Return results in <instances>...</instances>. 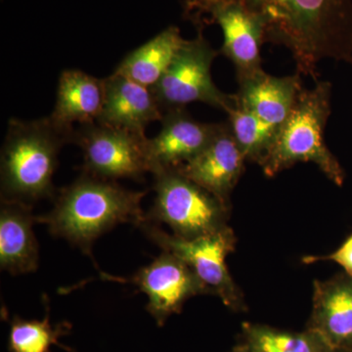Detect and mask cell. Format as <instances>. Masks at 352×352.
Here are the masks:
<instances>
[{"label": "cell", "mask_w": 352, "mask_h": 352, "mask_svg": "<svg viewBox=\"0 0 352 352\" xmlns=\"http://www.w3.org/2000/svg\"><path fill=\"white\" fill-rule=\"evenodd\" d=\"M231 352H254V351H252V347L244 340L242 344H238V346L234 347Z\"/></svg>", "instance_id": "cell-23"}, {"label": "cell", "mask_w": 352, "mask_h": 352, "mask_svg": "<svg viewBox=\"0 0 352 352\" xmlns=\"http://www.w3.org/2000/svg\"><path fill=\"white\" fill-rule=\"evenodd\" d=\"M148 296L146 310L162 327L173 314H180L190 298L210 295L191 267L170 252H163L131 279Z\"/></svg>", "instance_id": "cell-10"}, {"label": "cell", "mask_w": 352, "mask_h": 352, "mask_svg": "<svg viewBox=\"0 0 352 352\" xmlns=\"http://www.w3.org/2000/svg\"><path fill=\"white\" fill-rule=\"evenodd\" d=\"M184 41L179 29L170 25L129 52L113 73L153 89L166 74Z\"/></svg>", "instance_id": "cell-18"}, {"label": "cell", "mask_w": 352, "mask_h": 352, "mask_svg": "<svg viewBox=\"0 0 352 352\" xmlns=\"http://www.w3.org/2000/svg\"><path fill=\"white\" fill-rule=\"evenodd\" d=\"M245 161L226 122L219 124L214 138L200 154L175 170L230 205L231 192L239 182Z\"/></svg>", "instance_id": "cell-12"}, {"label": "cell", "mask_w": 352, "mask_h": 352, "mask_svg": "<svg viewBox=\"0 0 352 352\" xmlns=\"http://www.w3.org/2000/svg\"><path fill=\"white\" fill-rule=\"evenodd\" d=\"M243 333L245 342L254 352H338L309 329L296 333L245 323Z\"/></svg>", "instance_id": "cell-19"}, {"label": "cell", "mask_w": 352, "mask_h": 352, "mask_svg": "<svg viewBox=\"0 0 352 352\" xmlns=\"http://www.w3.org/2000/svg\"><path fill=\"white\" fill-rule=\"evenodd\" d=\"M75 129H61L50 117L11 119L0 155L1 200L32 205L55 196L53 176Z\"/></svg>", "instance_id": "cell-3"}, {"label": "cell", "mask_w": 352, "mask_h": 352, "mask_svg": "<svg viewBox=\"0 0 352 352\" xmlns=\"http://www.w3.org/2000/svg\"><path fill=\"white\" fill-rule=\"evenodd\" d=\"M148 141L145 133L97 122L78 126L72 138L82 151V173L113 182L151 173Z\"/></svg>", "instance_id": "cell-8"}, {"label": "cell", "mask_w": 352, "mask_h": 352, "mask_svg": "<svg viewBox=\"0 0 352 352\" xmlns=\"http://www.w3.org/2000/svg\"><path fill=\"white\" fill-rule=\"evenodd\" d=\"M331 91L328 82H316L312 89L303 88L261 166L264 175L273 177L296 163L310 162L336 185H344L346 173L324 139L331 115Z\"/></svg>", "instance_id": "cell-4"}, {"label": "cell", "mask_w": 352, "mask_h": 352, "mask_svg": "<svg viewBox=\"0 0 352 352\" xmlns=\"http://www.w3.org/2000/svg\"><path fill=\"white\" fill-rule=\"evenodd\" d=\"M300 74L278 78L263 69L238 80V107L249 111L267 124L280 127L293 110L303 89Z\"/></svg>", "instance_id": "cell-15"}, {"label": "cell", "mask_w": 352, "mask_h": 352, "mask_svg": "<svg viewBox=\"0 0 352 352\" xmlns=\"http://www.w3.org/2000/svg\"><path fill=\"white\" fill-rule=\"evenodd\" d=\"M105 98L97 122L145 133L146 127L163 118L164 112L151 88L113 73L104 78Z\"/></svg>", "instance_id": "cell-14"}, {"label": "cell", "mask_w": 352, "mask_h": 352, "mask_svg": "<svg viewBox=\"0 0 352 352\" xmlns=\"http://www.w3.org/2000/svg\"><path fill=\"white\" fill-rule=\"evenodd\" d=\"M104 98V78L78 69H66L58 80L56 103L50 119L69 131L75 124H92L100 118Z\"/></svg>", "instance_id": "cell-17"}, {"label": "cell", "mask_w": 352, "mask_h": 352, "mask_svg": "<svg viewBox=\"0 0 352 352\" xmlns=\"http://www.w3.org/2000/svg\"><path fill=\"white\" fill-rule=\"evenodd\" d=\"M146 194L82 173L60 190L54 207L48 214L36 217V222L45 224L53 236L63 238L94 258L92 247L104 233L119 224L138 227L145 221L141 201Z\"/></svg>", "instance_id": "cell-2"}, {"label": "cell", "mask_w": 352, "mask_h": 352, "mask_svg": "<svg viewBox=\"0 0 352 352\" xmlns=\"http://www.w3.org/2000/svg\"><path fill=\"white\" fill-rule=\"evenodd\" d=\"M36 217L32 205L1 200L0 206V268L12 275L38 270L39 251L34 235Z\"/></svg>", "instance_id": "cell-16"}, {"label": "cell", "mask_w": 352, "mask_h": 352, "mask_svg": "<svg viewBox=\"0 0 352 352\" xmlns=\"http://www.w3.org/2000/svg\"><path fill=\"white\" fill-rule=\"evenodd\" d=\"M161 122V131L148 141L151 173L188 163L210 144L219 126L198 122L185 108L166 111Z\"/></svg>", "instance_id": "cell-11"}, {"label": "cell", "mask_w": 352, "mask_h": 352, "mask_svg": "<svg viewBox=\"0 0 352 352\" xmlns=\"http://www.w3.org/2000/svg\"><path fill=\"white\" fill-rule=\"evenodd\" d=\"M154 176L155 196L146 217L170 227L173 235L192 240L227 226L230 205L176 170H162Z\"/></svg>", "instance_id": "cell-5"}, {"label": "cell", "mask_w": 352, "mask_h": 352, "mask_svg": "<svg viewBox=\"0 0 352 352\" xmlns=\"http://www.w3.org/2000/svg\"><path fill=\"white\" fill-rule=\"evenodd\" d=\"M302 261L305 264L318 263V261H333L344 268V273L352 277V234L337 251L327 256H303Z\"/></svg>", "instance_id": "cell-22"}, {"label": "cell", "mask_w": 352, "mask_h": 352, "mask_svg": "<svg viewBox=\"0 0 352 352\" xmlns=\"http://www.w3.org/2000/svg\"><path fill=\"white\" fill-rule=\"evenodd\" d=\"M261 23L264 41L286 47L298 73L318 82L324 59L352 64V0H237Z\"/></svg>", "instance_id": "cell-1"}, {"label": "cell", "mask_w": 352, "mask_h": 352, "mask_svg": "<svg viewBox=\"0 0 352 352\" xmlns=\"http://www.w3.org/2000/svg\"><path fill=\"white\" fill-rule=\"evenodd\" d=\"M138 228L163 252H170L188 264L207 287L210 295L217 296L230 309H245L244 298L226 264V258L235 250L236 245V237L230 227L192 240L166 233L147 217Z\"/></svg>", "instance_id": "cell-6"}, {"label": "cell", "mask_w": 352, "mask_h": 352, "mask_svg": "<svg viewBox=\"0 0 352 352\" xmlns=\"http://www.w3.org/2000/svg\"><path fill=\"white\" fill-rule=\"evenodd\" d=\"M308 328L338 352H352V277L315 281Z\"/></svg>", "instance_id": "cell-13"}, {"label": "cell", "mask_w": 352, "mask_h": 352, "mask_svg": "<svg viewBox=\"0 0 352 352\" xmlns=\"http://www.w3.org/2000/svg\"><path fill=\"white\" fill-rule=\"evenodd\" d=\"M217 52L198 30L195 38L185 39L163 78L153 88L163 112L201 102L228 113L236 106L235 94H224L212 82V62Z\"/></svg>", "instance_id": "cell-7"}, {"label": "cell", "mask_w": 352, "mask_h": 352, "mask_svg": "<svg viewBox=\"0 0 352 352\" xmlns=\"http://www.w3.org/2000/svg\"><path fill=\"white\" fill-rule=\"evenodd\" d=\"M227 113V122L245 159L261 166L274 143L279 127L267 124L254 113L238 107L237 104Z\"/></svg>", "instance_id": "cell-21"}, {"label": "cell", "mask_w": 352, "mask_h": 352, "mask_svg": "<svg viewBox=\"0 0 352 352\" xmlns=\"http://www.w3.org/2000/svg\"><path fill=\"white\" fill-rule=\"evenodd\" d=\"M44 296L45 317L43 320H25L14 316L10 322L8 349L10 352H50L51 346H61L59 340L69 335L72 325L61 322L53 326L50 321V302Z\"/></svg>", "instance_id": "cell-20"}, {"label": "cell", "mask_w": 352, "mask_h": 352, "mask_svg": "<svg viewBox=\"0 0 352 352\" xmlns=\"http://www.w3.org/2000/svg\"><path fill=\"white\" fill-rule=\"evenodd\" d=\"M184 16L203 30L219 25L223 32L221 53L234 64L237 80L254 75L261 68V47L264 32L258 18L237 0H184Z\"/></svg>", "instance_id": "cell-9"}]
</instances>
